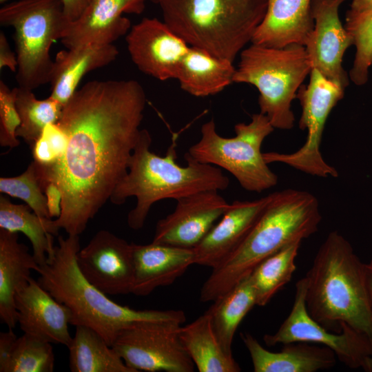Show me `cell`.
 <instances>
[{"label": "cell", "mask_w": 372, "mask_h": 372, "mask_svg": "<svg viewBox=\"0 0 372 372\" xmlns=\"http://www.w3.org/2000/svg\"><path fill=\"white\" fill-rule=\"evenodd\" d=\"M68 136L57 123L48 124L32 148L34 161L41 165L56 163L65 153Z\"/></svg>", "instance_id": "35"}, {"label": "cell", "mask_w": 372, "mask_h": 372, "mask_svg": "<svg viewBox=\"0 0 372 372\" xmlns=\"http://www.w3.org/2000/svg\"><path fill=\"white\" fill-rule=\"evenodd\" d=\"M118 53L113 44H87L59 52L54 61L50 96L64 105L84 75L107 65Z\"/></svg>", "instance_id": "24"}, {"label": "cell", "mask_w": 372, "mask_h": 372, "mask_svg": "<svg viewBox=\"0 0 372 372\" xmlns=\"http://www.w3.org/2000/svg\"><path fill=\"white\" fill-rule=\"evenodd\" d=\"M17 323L24 333L52 344L68 347L72 313L37 280L31 278L19 289L14 297Z\"/></svg>", "instance_id": "18"}, {"label": "cell", "mask_w": 372, "mask_h": 372, "mask_svg": "<svg viewBox=\"0 0 372 372\" xmlns=\"http://www.w3.org/2000/svg\"><path fill=\"white\" fill-rule=\"evenodd\" d=\"M218 192L204 190L176 200L174 210L157 222L152 242L194 247L229 206Z\"/></svg>", "instance_id": "14"}, {"label": "cell", "mask_w": 372, "mask_h": 372, "mask_svg": "<svg viewBox=\"0 0 372 372\" xmlns=\"http://www.w3.org/2000/svg\"><path fill=\"white\" fill-rule=\"evenodd\" d=\"M309 74V84L302 85L297 93L302 107L299 127L307 130L304 144L295 152H266L262 154L263 158L267 164L282 163L311 176L335 178L338 173L324 160L320 144L327 119L343 98L345 89L316 68H312Z\"/></svg>", "instance_id": "10"}, {"label": "cell", "mask_w": 372, "mask_h": 372, "mask_svg": "<svg viewBox=\"0 0 372 372\" xmlns=\"http://www.w3.org/2000/svg\"><path fill=\"white\" fill-rule=\"evenodd\" d=\"M307 278L296 284L291 310L273 334H265L267 346L291 342L318 343L331 349L344 365L372 372V342L364 334L343 324L340 332H332L316 322L306 307Z\"/></svg>", "instance_id": "11"}, {"label": "cell", "mask_w": 372, "mask_h": 372, "mask_svg": "<svg viewBox=\"0 0 372 372\" xmlns=\"http://www.w3.org/2000/svg\"><path fill=\"white\" fill-rule=\"evenodd\" d=\"M146 102L135 80H94L63 105L57 123L68 136L65 153L51 165L33 161L42 189L52 183L61 190L54 221L68 235L85 231L127 174Z\"/></svg>", "instance_id": "1"}, {"label": "cell", "mask_w": 372, "mask_h": 372, "mask_svg": "<svg viewBox=\"0 0 372 372\" xmlns=\"http://www.w3.org/2000/svg\"><path fill=\"white\" fill-rule=\"evenodd\" d=\"M70 21L61 0H19L0 9V23L14 29L18 87L33 90L50 83L54 64L50 50Z\"/></svg>", "instance_id": "8"}, {"label": "cell", "mask_w": 372, "mask_h": 372, "mask_svg": "<svg viewBox=\"0 0 372 372\" xmlns=\"http://www.w3.org/2000/svg\"><path fill=\"white\" fill-rule=\"evenodd\" d=\"M152 136L142 129L130 157L127 174L119 181L111 196L112 203L120 205L130 197L136 198L135 207L127 214V225L141 229L152 206L163 199L176 200L204 190L226 189L229 179L220 168L198 162L186 153V166L177 158L174 138L165 156L150 150Z\"/></svg>", "instance_id": "5"}, {"label": "cell", "mask_w": 372, "mask_h": 372, "mask_svg": "<svg viewBox=\"0 0 372 372\" xmlns=\"http://www.w3.org/2000/svg\"><path fill=\"white\" fill-rule=\"evenodd\" d=\"M67 347L72 372H134L112 346L89 327L76 326Z\"/></svg>", "instance_id": "30"}, {"label": "cell", "mask_w": 372, "mask_h": 372, "mask_svg": "<svg viewBox=\"0 0 372 372\" xmlns=\"http://www.w3.org/2000/svg\"><path fill=\"white\" fill-rule=\"evenodd\" d=\"M7 0H0V3H4L5 1H6Z\"/></svg>", "instance_id": "42"}, {"label": "cell", "mask_w": 372, "mask_h": 372, "mask_svg": "<svg viewBox=\"0 0 372 372\" xmlns=\"http://www.w3.org/2000/svg\"><path fill=\"white\" fill-rule=\"evenodd\" d=\"M322 216L312 194L287 189L273 197L240 245L212 269L200 293L203 302L214 301L252 273L263 260L287 245L316 233Z\"/></svg>", "instance_id": "2"}, {"label": "cell", "mask_w": 372, "mask_h": 372, "mask_svg": "<svg viewBox=\"0 0 372 372\" xmlns=\"http://www.w3.org/2000/svg\"><path fill=\"white\" fill-rule=\"evenodd\" d=\"M0 192L22 200L38 216L51 218L34 161L17 176L1 177Z\"/></svg>", "instance_id": "34"}, {"label": "cell", "mask_w": 372, "mask_h": 372, "mask_svg": "<svg viewBox=\"0 0 372 372\" xmlns=\"http://www.w3.org/2000/svg\"><path fill=\"white\" fill-rule=\"evenodd\" d=\"M273 197L235 200L194 247V264L212 269L222 263L243 241Z\"/></svg>", "instance_id": "19"}, {"label": "cell", "mask_w": 372, "mask_h": 372, "mask_svg": "<svg viewBox=\"0 0 372 372\" xmlns=\"http://www.w3.org/2000/svg\"><path fill=\"white\" fill-rule=\"evenodd\" d=\"M80 249L79 236H58L54 254L38 271L41 286L70 311V324L93 329L112 346L123 329L137 322H185L181 310H136L110 300L81 272L76 260Z\"/></svg>", "instance_id": "4"}, {"label": "cell", "mask_w": 372, "mask_h": 372, "mask_svg": "<svg viewBox=\"0 0 372 372\" xmlns=\"http://www.w3.org/2000/svg\"><path fill=\"white\" fill-rule=\"evenodd\" d=\"M366 283L370 304L372 309V263H366Z\"/></svg>", "instance_id": "41"}, {"label": "cell", "mask_w": 372, "mask_h": 372, "mask_svg": "<svg viewBox=\"0 0 372 372\" xmlns=\"http://www.w3.org/2000/svg\"><path fill=\"white\" fill-rule=\"evenodd\" d=\"M179 337L198 371H241L232 354L227 353L222 347L207 311L192 322L180 326Z\"/></svg>", "instance_id": "26"}, {"label": "cell", "mask_w": 372, "mask_h": 372, "mask_svg": "<svg viewBox=\"0 0 372 372\" xmlns=\"http://www.w3.org/2000/svg\"><path fill=\"white\" fill-rule=\"evenodd\" d=\"M344 1L311 0L314 28L304 46L312 68L345 89L349 79L342 59L353 42L339 17V8Z\"/></svg>", "instance_id": "15"}, {"label": "cell", "mask_w": 372, "mask_h": 372, "mask_svg": "<svg viewBox=\"0 0 372 372\" xmlns=\"http://www.w3.org/2000/svg\"><path fill=\"white\" fill-rule=\"evenodd\" d=\"M371 262L372 263V260H371Z\"/></svg>", "instance_id": "43"}, {"label": "cell", "mask_w": 372, "mask_h": 372, "mask_svg": "<svg viewBox=\"0 0 372 372\" xmlns=\"http://www.w3.org/2000/svg\"><path fill=\"white\" fill-rule=\"evenodd\" d=\"M16 107L21 121L17 136L32 147L48 124L58 122L63 105L50 96L38 99L32 90L17 87Z\"/></svg>", "instance_id": "32"}, {"label": "cell", "mask_w": 372, "mask_h": 372, "mask_svg": "<svg viewBox=\"0 0 372 372\" xmlns=\"http://www.w3.org/2000/svg\"><path fill=\"white\" fill-rule=\"evenodd\" d=\"M126 42L137 68L160 81L176 79L190 46L164 21L155 18H144L132 26Z\"/></svg>", "instance_id": "16"}, {"label": "cell", "mask_w": 372, "mask_h": 372, "mask_svg": "<svg viewBox=\"0 0 372 372\" xmlns=\"http://www.w3.org/2000/svg\"><path fill=\"white\" fill-rule=\"evenodd\" d=\"M84 277L106 295L132 293L134 268L132 243L107 230L99 231L76 257Z\"/></svg>", "instance_id": "13"}, {"label": "cell", "mask_w": 372, "mask_h": 372, "mask_svg": "<svg viewBox=\"0 0 372 372\" xmlns=\"http://www.w3.org/2000/svg\"><path fill=\"white\" fill-rule=\"evenodd\" d=\"M344 28L356 49L349 77L356 85H363L369 79V70L372 65V10L362 13L348 11Z\"/></svg>", "instance_id": "33"}, {"label": "cell", "mask_w": 372, "mask_h": 372, "mask_svg": "<svg viewBox=\"0 0 372 372\" xmlns=\"http://www.w3.org/2000/svg\"><path fill=\"white\" fill-rule=\"evenodd\" d=\"M43 191L46 197L50 218H59L61 212L62 194L61 190L55 184L48 183L43 187Z\"/></svg>", "instance_id": "37"}, {"label": "cell", "mask_w": 372, "mask_h": 372, "mask_svg": "<svg viewBox=\"0 0 372 372\" xmlns=\"http://www.w3.org/2000/svg\"><path fill=\"white\" fill-rule=\"evenodd\" d=\"M163 21L189 45L231 62L249 42L268 0H157Z\"/></svg>", "instance_id": "6"}, {"label": "cell", "mask_w": 372, "mask_h": 372, "mask_svg": "<svg viewBox=\"0 0 372 372\" xmlns=\"http://www.w3.org/2000/svg\"><path fill=\"white\" fill-rule=\"evenodd\" d=\"M52 343L27 333L18 337L9 329L0 333V372H52Z\"/></svg>", "instance_id": "28"}, {"label": "cell", "mask_w": 372, "mask_h": 372, "mask_svg": "<svg viewBox=\"0 0 372 372\" xmlns=\"http://www.w3.org/2000/svg\"><path fill=\"white\" fill-rule=\"evenodd\" d=\"M372 10V0H351L350 10L352 13H362Z\"/></svg>", "instance_id": "40"}, {"label": "cell", "mask_w": 372, "mask_h": 372, "mask_svg": "<svg viewBox=\"0 0 372 372\" xmlns=\"http://www.w3.org/2000/svg\"><path fill=\"white\" fill-rule=\"evenodd\" d=\"M134 268L132 293L147 296L159 287L172 284L194 264L193 248L152 242L132 243Z\"/></svg>", "instance_id": "20"}, {"label": "cell", "mask_w": 372, "mask_h": 372, "mask_svg": "<svg viewBox=\"0 0 372 372\" xmlns=\"http://www.w3.org/2000/svg\"><path fill=\"white\" fill-rule=\"evenodd\" d=\"M213 302L207 312L222 347L227 353L232 354L235 333L245 316L256 304V290L250 274Z\"/></svg>", "instance_id": "29"}, {"label": "cell", "mask_w": 372, "mask_h": 372, "mask_svg": "<svg viewBox=\"0 0 372 372\" xmlns=\"http://www.w3.org/2000/svg\"><path fill=\"white\" fill-rule=\"evenodd\" d=\"M40 266L28 247L19 242L18 233L0 229V318L8 329L17 324L14 297L17 291Z\"/></svg>", "instance_id": "23"}, {"label": "cell", "mask_w": 372, "mask_h": 372, "mask_svg": "<svg viewBox=\"0 0 372 372\" xmlns=\"http://www.w3.org/2000/svg\"><path fill=\"white\" fill-rule=\"evenodd\" d=\"M305 278L306 307L316 322L332 332L346 324L372 342L366 265L338 231L328 234Z\"/></svg>", "instance_id": "3"}, {"label": "cell", "mask_w": 372, "mask_h": 372, "mask_svg": "<svg viewBox=\"0 0 372 372\" xmlns=\"http://www.w3.org/2000/svg\"><path fill=\"white\" fill-rule=\"evenodd\" d=\"M155 1H157V0H154Z\"/></svg>", "instance_id": "44"}, {"label": "cell", "mask_w": 372, "mask_h": 372, "mask_svg": "<svg viewBox=\"0 0 372 372\" xmlns=\"http://www.w3.org/2000/svg\"><path fill=\"white\" fill-rule=\"evenodd\" d=\"M302 241H296L260 262L250 274L256 293V305H266L287 285L296 271V258Z\"/></svg>", "instance_id": "31"}, {"label": "cell", "mask_w": 372, "mask_h": 372, "mask_svg": "<svg viewBox=\"0 0 372 372\" xmlns=\"http://www.w3.org/2000/svg\"><path fill=\"white\" fill-rule=\"evenodd\" d=\"M65 17L70 22L77 20L92 0H61Z\"/></svg>", "instance_id": "39"}, {"label": "cell", "mask_w": 372, "mask_h": 372, "mask_svg": "<svg viewBox=\"0 0 372 372\" xmlns=\"http://www.w3.org/2000/svg\"><path fill=\"white\" fill-rule=\"evenodd\" d=\"M240 57L233 81L258 89L260 112L274 128L291 129L295 121L291 103L312 69L304 46L275 48L252 43Z\"/></svg>", "instance_id": "7"}, {"label": "cell", "mask_w": 372, "mask_h": 372, "mask_svg": "<svg viewBox=\"0 0 372 372\" xmlns=\"http://www.w3.org/2000/svg\"><path fill=\"white\" fill-rule=\"evenodd\" d=\"M274 130L267 117L254 114L249 123L235 125L236 135L220 136L212 118L202 125L200 138L186 152L201 163L218 166L231 174L245 190L260 193L278 183L265 161L262 144Z\"/></svg>", "instance_id": "9"}, {"label": "cell", "mask_w": 372, "mask_h": 372, "mask_svg": "<svg viewBox=\"0 0 372 372\" xmlns=\"http://www.w3.org/2000/svg\"><path fill=\"white\" fill-rule=\"evenodd\" d=\"M17 57L12 51L5 34L0 32V68H8L12 72H17Z\"/></svg>", "instance_id": "38"}, {"label": "cell", "mask_w": 372, "mask_h": 372, "mask_svg": "<svg viewBox=\"0 0 372 372\" xmlns=\"http://www.w3.org/2000/svg\"><path fill=\"white\" fill-rule=\"evenodd\" d=\"M0 229L25 234L39 266L54 254V236H59L60 230L54 220L39 216L28 205L14 204L4 196H0Z\"/></svg>", "instance_id": "27"}, {"label": "cell", "mask_w": 372, "mask_h": 372, "mask_svg": "<svg viewBox=\"0 0 372 372\" xmlns=\"http://www.w3.org/2000/svg\"><path fill=\"white\" fill-rule=\"evenodd\" d=\"M233 62L189 46L180 65L176 79L181 88L198 97L216 94L233 83Z\"/></svg>", "instance_id": "25"}, {"label": "cell", "mask_w": 372, "mask_h": 372, "mask_svg": "<svg viewBox=\"0 0 372 372\" xmlns=\"http://www.w3.org/2000/svg\"><path fill=\"white\" fill-rule=\"evenodd\" d=\"M311 3V0H268L266 14L252 43L275 48L304 45L314 28Z\"/></svg>", "instance_id": "21"}, {"label": "cell", "mask_w": 372, "mask_h": 372, "mask_svg": "<svg viewBox=\"0 0 372 372\" xmlns=\"http://www.w3.org/2000/svg\"><path fill=\"white\" fill-rule=\"evenodd\" d=\"M180 325L137 322L123 329L112 347L134 372H193L195 364L179 337Z\"/></svg>", "instance_id": "12"}, {"label": "cell", "mask_w": 372, "mask_h": 372, "mask_svg": "<svg viewBox=\"0 0 372 372\" xmlns=\"http://www.w3.org/2000/svg\"></svg>", "instance_id": "45"}, {"label": "cell", "mask_w": 372, "mask_h": 372, "mask_svg": "<svg viewBox=\"0 0 372 372\" xmlns=\"http://www.w3.org/2000/svg\"><path fill=\"white\" fill-rule=\"evenodd\" d=\"M17 91V87L10 90L0 81V145L10 149L20 144L16 134L21 123L16 107Z\"/></svg>", "instance_id": "36"}, {"label": "cell", "mask_w": 372, "mask_h": 372, "mask_svg": "<svg viewBox=\"0 0 372 372\" xmlns=\"http://www.w3.org/2000/svg\"><path fill=\"white\" fill-rule=\"evenodd\" d=\"M248 350L255 372H316L333 367L337 357L329 348L307 342L285 344L281 351L264 348L249 333L240 334Z\"/></svg>", "instance_id": "22"}, {"label": "cell", "mask_w": 372, "mask_h": 372, "mask_svg": "<svg viewBox=\"0 0 372 372\" xmlns=\"http://www.w3.org/2000/svg\"><path fill=\"white\" fill-rule=\"evenodd\" d=\"M145 0H92L80 17L70 22L61 39L72 48L87 44H112L131 28L124 13L141 14Z\"/></svg>", "instance_id": "17"}]
</instances>
